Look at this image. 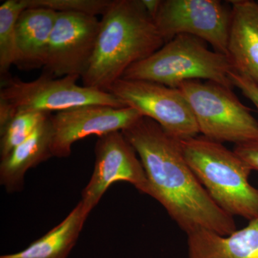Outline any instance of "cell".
I'll use <instances>...</instances> for the list:
<instances>
[{"label": "cell", "mask_w": 258, "mask_h": 258, "mask_svg": "<svg viewBox=\"0 0 258 258\" xmlns=\"http://www.w3.org/2000/svg\"><path fill=\"white\" fill-rule=\"evenodd\" d=\"M57 13L44 8H27L16 24L17 59L19 69L45 67L51 33Z\"/></svg>", "instance_id": "obj_13"}, {"label": "cell", "mask_w": 258, "mask_h": 258, "mask_svg": "<svg viewBox=\"0 0 258 258\" xmlns=\"http://www.w3.org/2000/svg\"><path fill=\"white\" fill-rule=\"evenodd\" d=\"M51 115L37 127L27 140L15 147L0 162V184L8 193L23 189L27 171L53 157Z\"/></svg>", "instance_id": "obj_14"}, {"label": "cell", "mask_w": 258, "mask_h": 258, "mask_svg": "<svg viewBox=\"0 0 258 258\" xmlns=\"http://www.w3.org/2000/svg\"><path fill=\"white\" fill-rule=\"evenodd\" d=\"M50 113L20 111L9 123L0 131V157H8L10 152L32 135Z\"/></svg>", "instance_id": "obj_18"}, {"label": "cell", "mask_w": 258, "mask_h": 258, "mask_svg": "<svg viewBox=\"0 0 258 258\" xmlns=\"http://www.w3.org/2000/svg\"><path fill=\"white\" fill-rule=\"evenodd\" d=\"M28 8H44L56 13H82L96 16L106 13L112 0H25Z\"/></svg>", "instance_id": "obj_19"}, {"label": "cell", "mask_w": 258, "mask_h": 258, "mask_svg": "<svg viewBox=\"0 0 258 258\" xmlns=\"http://www.w3.org/2000/svg\"><path fill=\"white\" fill-rule=\"evenodd\" d=\"M121 132L142 161L149 196L186 235L200 229L222 235L237 230L234 217L213 201L191 170L179 140L144 116Z\"/></svg>", "instance_id": "obj_1"}, {"label": "cell", "mask_w": 258, "mask_h": 258, "mask_svg": "<svg viewBox=\"0 0 258 258\" xmlns=\"http://www.w3.org/2000/svg\"><path fill=\"white\" fill-rule=\"evenodd\" d=\"M142 117L139 111L128 106L86 105L57 112L51 115L52 156L69 157L76 142L90 136L101 137L122 132Z\"/></svg>", "instance_id": "obj_11"}, {"label": "cell", "mask_w": 258, "mask_h": 258, "mask_svg": "<svg viewBox=\"0 0 258 258\" xmlns=\"http://www.w3.org/2000/svg\"><path fill=\"white\" fill-rule=\"evenodd\" d=\"M206 43L191 35H177L152 55L131 66L122 79L176 88L186 81L203 79L232 89L233 63L228 55L210 50Z\"/></svg>", "instance_id": "obj_4"}, {"label": "cell", "mask_w": 258, "mask_h": 258, "mask_svg": "<svg viewBox=\"0 0 258 258\" xmlns=\"http://www.w3.org/2000/svg\"><path fill=\"white\" fill-rule=\"evenodd\" d=\"M178 88L189 103L204 137L236 145L258 142V121L232 89L200 81H186Z\"/></svg>", "instance_id": "obj_5"}, {"label": "cell", "mask_w": 258, "mask_h": 258, "mask_svg": "<svg viewBox=\"0 0 258 258\" xmlns=\"http://www.w3.org/2000/svg\"><path fill=\"white\" fill-rule=\"evenodd\" d=\"M227 55L235 71L258 86V3L233 0Z\"/></svg>", "instance_id": "obj_12"}, {"label": "cell", "mask_w": 258, "mask_h": 258, "mask_svg": "<svg viewBox=\"0 0 258 258\" xmlns=\"http://www.w3.org/2000/svg\"><path fill=\"white\" fill-rule=\"evenodd\" d=\"M108 92L144 117L157 122L166 133L178 140L200 134L189 103L179 88L139 80L120 79Z\"/></svg>", "instance_id": "obj_7"}, {"label": "cell", "mask_w": 258, "mask_h": 258, "mask_svg": "<svg viewBox=\"0 0 258 258\" xmlns=\"http://www.w3.org/2000/svg\"><path fill=\"white\" fill-rule=\"evenodd\" d=\"M25 0H7L0 6V74L8 76L17 59L16 24L27 9Z\"/></svg>", "instance_id": "obj_17"}, {"label": "cell", "mask_w": 258, "mask_h": 258, "mask_svg": "<svg viewBox=\"0 0 258 258\" xmlns=\"http://www.w3.org/2000/svg\"><path fill=\"white\" fill-rule=\"evenodd\" d=\"M234 151L248 164L252 170L258 171V142L236 145Z\"/></svg>", "instance_id": "obj_21"}, {"label": "cell", "mask_w": 258, "mask_h": 258, "mask_svg": "<svg viewBox=\"0 0 258 258\" xmlns=\"http://www.w3.org/2000/svg\"><path fill=\"white\" fill-rule=\"evenodd\" d=\"M89 215L79 202L60 223L27 248L0 258H67L79 240Z\"/></svg>", "instance_id": "obj_16"}, {"label": "cell", "mask_w": 258, "mask_h": 258, "mask_svg": "<svg viewBox=\"0 0 258 258\" xmlns=\"http://www.w3.org/2000/svg\"><path fill=\"white\" fill-rule=\"evenodd\" d=\"M79 76L55 78L43 74L26 81L8 76L2 77L0 99L9 103L17 112L50 113L86 105L126 107L119 98L106 91L79 86Z\"/></svg>", "instance_id": "obj_6"}, {"label": "cell", "mask_w": 258, "mask_h": 258, "mask_svg": "<svg viewBox=\"0 0 258 258\" xmlns=\"http://www.w3.org/2000/svg\"><path fill=\"white\" fill-rule=\"evenodd\" d=\"M257 3H258V2H257Z\"/></svg>", "instance_id": "obj_24"}, {"label": "cell", "mask_w": 258, "mask_h": 258, "mask_svg": "<svg viewBox=\"0 0 258 258\" xmlns=\"http://www.w3.org/2000/svg\"><path fill=\"white\" fill-rule=\"evenodd\" d=\"M95 158L92 175L80 200L89 213L108 188L118 181L130 183L141 193L149 195V183L142 161L121 132L98 137L95 145Z\"/></svg>", "instance_id": "obj_9"}, {"label": "cell", "mask_w": 258, "mask_h": 258, "mask_svg": "<svg viewBox=\"0 0 258 258\" xmlns=\"http://www.w3.org/2000/svg\"><path fill=\"white\" fill-rule=\"evenodd\" d=\"M189 258H258V217L228 235L200 229L187 235Z\"/></svg>", "instance_id": "obj_15"}, {"label": "cell", "mask_w": 258, "mask_h": 258, "mask_svg": "<svg viewBox=\"0 0 258 258\" xmlns=\"http://www.w3.org/2000/svg\"><path fill=\"white\" fill-rule=\"evenodd\" d=\"M142 3L147 13L154 19L160 6L161 0H142Z\"/></svg>", "instance_id": "obj_23"}, {"label": "cell", "mask_w": 258, "mask_h": 258, "mask_svg": "<svg viewBox=\"0 0 258 258\" xmlns=\"http://www.w3.org/2000/svg\"><path fill=\"white\" fill-rule=\"evenodd\" d=\"M164 44L142 0H112L102 16L94 52L81 76L83 86L108 92L131 66Z\"/></svg>", "instance_id": "obj_2"}, {"label": "cell", "mask_w": 258, "mask_h": 258, "mask_svg": "<svg viewBox=\"0 0 258 258\" xmlns=\"http://www.w3.org/2000/svg\"><path fill=\"white\" fill-rule=\"evenodd\" d=\"M231 18V8L218 0H161L154 20L165 43L189 35L227 55Z\"/></svg>", "instance_id": "obj_8"}, {"label": "cell", "mask_w": 258, "mask_h": 258, "mask_svg": "<svg viewBox=\"0 0 258 258\" xmlns=\"http://www.w3.org/2000/svg\"><path fill=\"white\" fill-rule=\"evenodd\" d=\"M16 113V110L9 103L0 99V131L5 128Z\"/></svg>", "instance_id": "obj_22"}, {"label": "cell", "mask_w": 258, "mask_h": 258, "mask_svg": "<svg viewBox=\"0 0 258 258\" xmlns=\"http://www.w3.org/2000/svg\"><path fill=\"white\" fill-rule=\"evenodd\" d=\"M185 159L213 201L231 216L258 217V189L252 169L235 152L204 136L180 141Z\"/></svg>", "instance_id": "obj_3"}, {"label": "cell", "mask_w": 258, "mask_h": 258, "mask_svg": "<svg viewBox=\"0 0 258 258\" xmlns=\"http://www.w3.org/2000/svg\"><path fill=\"white\" fill-rule=\"evenodd\" d=\"M234 87L238 88L247 99L252 102L258 110V86L247 76L234 71L230 74Z\"/></svg>", "instance_id": "obj_20"}, {"label": "cell", "mask_w": 258, "mask_h": 258, "mask_svg": "<svg viewBox=\"0 0 258 258\" xmlns=\"http://www.w3.org/2000/svg\"><path fill=\"white\" fill-rule=\"evenodd\" d=\"M100 28L101 20L96 16L57 13L43 74L81 79L92 57Z\"/></svg>", "instance_id": "obj_10"}]
</instances>
